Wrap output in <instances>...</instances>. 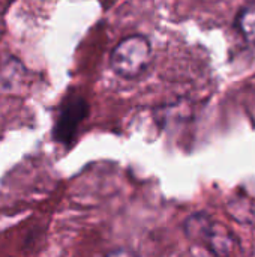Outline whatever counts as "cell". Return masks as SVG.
<instances>
[{"instance_id":"obj_3","label":"cell","mask_w":255,"mask_h":257,"mask_svg":"<svg viewBox=\"0 0 255 257\" xmlns=\"http://www.w3.org/2000/svg\"><path fill=\"white\" fill-rule=\"evenodd\" d=\"M87 102L81 96L68 98L63 102L54 125V140L62 145H69L74 140L80 123L87 116Z\"/></svg>"},{"instance_id":"obj_4","label":"cell","mask_w":255,"mask_h":257,"mask_svg":"<svg viewBox=\"0 0 255 257\" xmlns=\"http://www.w3.org/2000/svg\"><path fill=\"white\" fill-rule=\"evenodd\" d=\"M239 27L242 35L255 45V2L248 5L239 15Z\"/></svg>"},{"instance_id":"obj_2","label":"cell","mask_w":255,"mask_h":257,"mask_svg":"<svg viewBox=\"0 0 255 257\" xmlns=\"http://www.w3.org/2000/svg\"><path fill=\"white\" fill-rule=\"evenodd\" d=\"M185 233L192 242L206 247L212 254L225 256L233 253L236 247L231 232L204 214L189 217L185 223Z\"/></svg>"},{"instance_id":"obj_1","label":"cell","mask_w":255,"mask_h":257,"mask_svg":"<svg viewBox=\"0 0 255 257\" xmlns=\"http://www.w3.org/2000/svg\"><path fill=\"white\" fill-rule=\"evenodd\" d=\"M152 62V45L147 38L132 35L123 38L110 54L111 69L122 78L132 80L144 74Z\"/></svg>"}]
</instances>
